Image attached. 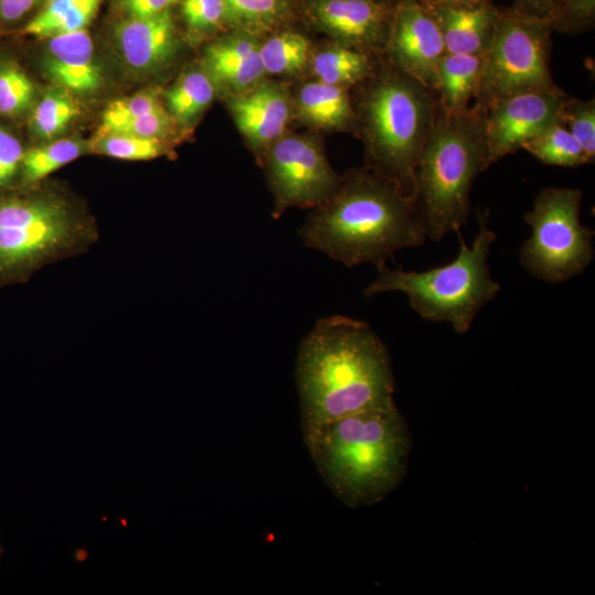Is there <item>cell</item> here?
I'll list each match as a JSON object with an SVG mask.
<instances>
[{"label":"cell","mask_w":595,"mask_h":595,"mask_svg":"<svg viewBox=\"0 0 595 595\" xmlns=\"http://www.w3.org/2000/svg\"><path fill=\"white\" fill-rule=\"evenodd\" d=\"M295 370L303 433L396 404L389 353L363 321L344 315L318 320L299 346Z\"/></svg>","instance_id":"obj_1"},{"label":"cell","mask_w":595,"mask_h":595,"mask_svg":"<svg viewBox=\"0 0 595 595\" xmlns=\"http://www.w3.org/2000/svg\"><path fill=\"white\" fill-rule=\"evenodd\" d=\"M303 244L354 267H377L404 248L422 246L425 231L413 201L375 173H350L299 229Z\"/></svg>","instance_id":"obj_2"},{"label":"cell","mask_w":595,"mask_h":595,"mask_svg":"<svg viewBox=\"0 0 595 595\" xmlns=\"http://www.w3.org/2000/svg\"><path fill=\"white\" fill-rule=\"evenodd\" d=\"M303 436L318 473L349 507L382 500L405 475L410 436L396 404L334 420Z\"/></svg>","instance_id":"obj_3"},{"label":"cell","mask_w":595,"mask_h":595,"mask_svg":"<svg viewBox=\"0 0 595 595\" xmlns=\"http://www.w3.org/2000/svg\"><path fill=\"white\" fill-rule=\"evenodd\" d=\"M98 226L76 199L43 183L0 194V289L87 252Z\"/></svg>","instance_id":"obj_4"},{"label":"cell","mask_w":595,"mask_h":595,"mask_svg":"<svg viewBox=\"0 0 595 595\" xmlns=\"http://www.w3.org/2000/svg\"><path fill=\"white\" fill-rule=\"evenodd\" d=\"M482 117L440 105L414 172L413 205L428 238L440 241L468 220L469 195L486 170Z\"/></svg>","instance_id":"obj_5"},{"label":"cell","mask_w":595,"mask_h":595,"mask_svg":"<svg viewBox=\"0 0 595 595\" xmlns=\"http://www.w3.org/2000/svg\"><path fill=\"white\" fill-rule=\"evenodd\" d=\"M488 215H479V230L468 246L461 237L456 258L425 271H404L377 267L376 279L365 289L370 298L382 292H401L410 306L425 321L445 322L458 334L466 333L478 311L494 300L500 285L491 278L488 267L490 248L496 234L488 228Z\"/></svg>","instance_id":"obj_6"},{"label":"cell","mask_w":595,"mask_h":595,"mask_svg":"<svg viewBox=\"0 0 595 595\" xmlns=\"http://www.w3.org/2000/svg\"><path fill=\"white\" fill-rule=\"evenodd\" d=\"M437 108L436 93L401 69L376 80L363 104L364 131L375 174L411 199L418 160Z\"/></svg>","instance_id":"obj_7"},{"label":"cell","mask_w":595,"mask_h":595,"mask_svg":"<svg viewBox=\"0 0 595 595\" xmlns=\"http://www.w3.org/2000/svg\"><path fill=\"white\" fill-rule=\"evenodd\" d=\"M550 20L521 13L513 8L499 10L476 94L477 110L495 100L533 90L560 89L549 67Z\"/></svg>","instance_id":"obj_8"},{"label":"cell","mask_w":595,"mask_h":595,"mask_svg":"<svg viewBox=\"0 0 595 595\" xmlns=\"http://www.w3.org/2000/svg\"><path fill=\"white\" fill-rule=\"evenodd\" d=\"M583 193L547 187L524 215L531 228L519 251L521 266L534 278L560 283L580 273L594 256V232L580 220Z\"/></svg>","instance_id":"obj_9"},{"label":"cell","mask_w":595,"mask_h":595,"mask_svg":"<svg viewBox=\"0 0 595 595\" xmlns=\"http://www.w3.org/2000/svg\"><path fill=\"white\" fill-rule=\"evenodd\" d=\"M263 165L274 195V218L289 207L321 206L340 183L321 144L302 136L281 137L267 147Z\"/></svg>","instance_id":"obj_10"},{"label":"cell","mask_w":595,"mask_h":595,"mask_svg":"<svg viewBox=\"0 0 595 595\" xmlns=\"http://www.w3.org/2000/svg\"><path fill=\"white\" fill-rule=\"evenodd\" d=\"M563 90H533L515 94L478 110L486 151V167L526 143L561 119L566 100Z\"/></svg>","instance_id":"obj_11"},{"label":"cell","mask_w":595,"mask_h":595,"mask_svg":"<svg viewBox=\"0 0 595 595\" xmlns=\"http://www.w3.org/2000/svg\"><path fill=\"white\" fill-rule=\"evenodd\" d=\"M389 52L399 69L433 89L445 45L426 3L418 0L400 3L390 29Z\"/></svg>","instance_id":"obj_12"},{"label":"cell","mask_w":595,"mask_h":595,"mask_svg":"<svg viewBox=\"0 0 595 595\" xmlns=\"http://www.w3.org/2000/svg\"><path fill=\"white\" fill-rule=\"evenodd\" d=\"M113 40L125 66L138 75L163 68L177 46L170 11L149 18L127 17L116 25Z\"/></svg>","instance_id":"obj_13"},{"label":"cell","mask_w":595,"mask_h":595,"mask_svg":"<svg viewBox=\"0 0 595 595\" xmlns=\"http://www.w3.org/2000/svg\"><path fill=\"white\" fill-rule=\"evenodd\" d=\"M46 40L42 65L57 87L68 93L87 95L102 85V74L87 30L58 34Z\"/></svg>","instance_id":"obj_14"},{"label":"cell","mask_w":595,"mask_h":595,"mask_svg":"<svg viewBox=\"0 0 595 595\" xmlns=\"http://www.w3.org/2000/svg\"><path fill=\"white\" fill-rule=\"evenodd\" d=\"M230 110L241 133L255 148L269 147L284 133L291 106L278 85L259 84L230 99Z\"/></svg>","instance_id":"obj_15"},{"label":"cell","mask_w":595,"mask_h":595,"mask_svg":"<svg viewBox=\"0 0 595 595\" xmlns=\"http://www.w3.org/2000/svg\"><path fill=\"white\" fill-rule=\"evenodd\" d=\"M313 14L343 44L363 52L377 44L383 33L386 11L374 0H316Z\"/></svg>","instance_id":"obj_16"},{"label":"cell","mask_w":595,"mask_h":595,"mask_svg":"<svg viewBox=\"0 0 595 595\" xmlns=\"http://www.w3.org/2000/svg\"><path fill=\"white\" fill-rule=\"evenodd\" d=\"M442 32L445 53L480 54L491 40L499 10L487 1L475 4L426 3Z\"/></svg>","instance_id":"obj_17"},{"label":"cell","mask_w":595,"mask_h":595,"mask_svg":"<svg viewBox=\"0 0 595 595\" xmlns=\"http://www.w3.org/2000/svg\"><path fill=\"white\" fill-rule=\"evenodd\" d=\"M173 129L174 119L158 94L147 90L110 102L102 113L98 136L125 133L165 140Z\"/></svg>","instance_id":"obj_18"},{"label":"cell","mask_w":595,"mask_h":595,"mask_svg":"<svg viewBox=\"0 0 595 595\" xmlns=\"http://www.w3.org/2000/svg\"><path fill=\"white\" fill-rule=\"evenodd\" d=\"M205 62L214 84L242 93L259 83L266 74L260 45L251 37L234 35L209 45Z\"/></svg>","instance_id":"obj_19"},{"label":"cell","mask_w":595,"mask_h":595,"mask_svg":"<svg viewBox=\"0 0 595 595\" xmlns=\"http://www.w3.org/2000/svg\"><path fill=\"white\" fill-rule=\"evenodd\" d=\"M484 63V53H445L439 63L433 89L439 105L446 111L468 109L476 97Z\"/></svg>","instance_id":"obj_20"},{"label":"cell","mask_w":595,"mask_h":595,"mask_svg":"<svg viewBox=\"0 0 595 595\" xmlns=\"http://www.w3.org/2000/svg\"><path fill=\"white\" fill-rule=\"evenodd\" d=\"M102 0H45L20 33L47 39L87 30Z\"/></svg>","instance_id":"obj_21"},{"label":"cell","mask_w":595,"mask_h":595,"mask_svg":"<svg viewBox=\"0 0 595 595\" xmlns=\"http://www.w3.org/2000/svg\"><path fill=\"white\" fill-rule=\"evenodd\" d=\"M298 107L302 118L318 128H345L354 119L347 88L320 80L302 86Z\"/></svg>","instance_id":"obj_22"},{"label":"cell","mask_w":595,"mask_h":595,"mask_svg":"<svg viewBox=\"0 0 595 595\" xmlns=\"http://www.w3.org/2000/svg\"><path fill=\"white\" fill-rule=\"evenodd\" d=\"M311 66L316 80L345 88L367 78L372 69L366 52L346 44L317 52Z\"/></svg>","instance_id":"obj_23"},{"label":"cell","mask_w":595,"mask_h":595,"mask_svg":"<svg viewBox=\"0 0 595 595\" xmlns=\"http://www.w3.org/2000/svg\"><path fill=\"white\" fill-rule=\"evenodd\" d=\"M89 145L76 139H60L25 149L18 187L43 183L51 174L82 156Z\"/></svg>","instance_id":"obj_24"},{"label":"cell","mask_w":595,"mask_h":595,"mask_svg":"<svg viewBox=\"0 0 595 595\" xmlns=\"http://www.w3.org/2000/svg\"><path fill=\"white\" fill-rule=\"evenodd\" d=\"M215 84L203 71L193 69L185 73L166 91V105L174 120L191 122L212 102Z\"/></svg>","instance_id":"obj_25"},{"label":"cell","mask_w":595,"mask_h":595,"mask_svg":"<svg viewBox=\"0 0 595 595\" xmlns=\"http://www.w3.org/2000/svg\"><path fill=\"white\" fill-rule=\"evenodd\" d=\"M523 149L548 165L575 167L587 163L580 143L561 119L526 143Z\"/></svg>","instance_id":"obj_26"},{"label":"cell","mask_w":595,"mask_h":595,"mask_svg":"<svg viewBox=\"0 0 595 595\" xmlns=\"http://www.w3.org/2000/svg\"><path fill=\"white\" fill-rule=\"evenodd\" d=\"M78 112L79 108L68 91L60 87L50 89L31 109V130L41 140H51L63 132Z\"/></svg>","instance_id":"obj_27"},{"label":"cell","mask_w":595,"mask_h":595,"mask_svg":"<svg viewBox=\"0 0 595 595\" xmlns=\"http://www.w3.org/2000/svg\"><path fill=\"white\" fill-rule=\"evenodd\" d=\"M36 87L19 62L0 58V117L19 118L35 104Z\"/></svg>","instance_id":"obj_28"},{"label":"cell","mask_w":595,"mask_h":595,"mask_svg":"<svg viewBox=\"0 0 595 595\" xmlns=\"http://www.w3.org/2000/svg\"><path fill=\"white\" fill-rule=\"evenodd\" d=\"M310 43L301 34L283 32L260 45V58L267 74H290L301 69L309 58Z\"/></svg>","instance_id":"obj_29"},{"label":"cell","mask_w":595,"mask_h":595,"mask_svg":"<svg viewBox=\"0 0 595 595\" xmlns=\"http://www.w3.org/2000/svg\"><path fill=\"white\" fill-rule=\"evenodd\" d=\"M89 148L94 153L125 161H148L167 152L165 140L125 133L97 136Z\"/></svg>","instance_id":"obj_30"},{"label":"cell","mask_w":595,"mask_h":595,"mask_svg":"<svg viewBox=\"0 0 595 595\" xmlns=\"http://www.w3.org/2000/svg\"><path fill=\"white\" fill-rule=\"evenodd\" d=\"M229 20L249 31L273 26L285 11L284 0H225Z\"/></svg>","instance_id":"obj_31"},{"label":"cell","mask_w":595,"mask_h":595,"mask_svg":"<svg viewBox=\"0 0 595 595\" xmlns=\"http://www.w3.org/2000/svg\"><path fill=\"white\" fill-rule=\"evenodd\" d=\"M561 121L580 143L587 163L595 158V101L566 98Z\"/></svg>","instance_id":"obj_32"},{"label":"cell","mask_w":595,"mask_h":595,"mask_svg":"<svg viewBox=\"0 0 595 595\" xmlns=\"http://www.w3.org/2000/svg\"><path fill=\"white\" fill-rule=\"evenodd\" d=\"M24 151L19 137L0 125V194L18 187Z\"/></svg>","instance_id":"obj_33"},{"label":"cell","mask_w":595,"mask_h":595,"mask_svg":"<svg viewBox=\"0 0 595 595\" xmlns=\"http://www.w3.org/2000/svg\"><path fill=\"white\" fill-rule=\"evenodd\" d=\"M182 12L194 32H209L229 20L225 0H183Z\"/></svg>","instance_id":"obj_34"},{"label":"cell","mask_w":595,"mask_h":595,"mask_svg":"<svg viewBox=\"0 0 595 595\" xmlns=\"http://www.w3.org/2000/svg\"><path fill=\"white\" fill-rule=\"evenodd\" d=\"M595 20V0H560L554 31L577 33L589 30Z\"/></svg>","instance_id":"obj_35"},{"label":"cell","mask_w":595,"mask_h":595,"mask_svg":"<svg viewBox=\"0 0 595 595\" xmlns=\"http://www.w3.org/2000/svg\"><path fill=\"white\" fill-rule=\"evenodd\" d=\"M45 0H0V30H7L31 18Z\"/></svg>","instance_id":"obj_36"},{"label":"cell","mask_w":595,"mask_h":595,"mask_svg":"<svg viewBox=\"0 0 595 595\" xmlns=\"http://www.w3.org/2000/svg\"><path fill=\"white\" fill-rule=\"evenodd\" d=\"M181 0H121L122 9L130 18H149L170 11Z\"/></svg>","instance_id":"obj_37"},{"label":"cell","mask_w":595,"mask_h":595,"mask_svg":"<svg viewBox=\"0 0 595 595\" xmlns=\"http://www.w3.org/2000/svg\"><path fill=\"white\" fill-rule=\"evenodd\" d=\"M560 0H515L513 9L526 14L550 20L553 24Z\"/></svg>","instance_id":"obj_38"},{"label":"cell","mask_w":595,"mask_h":595,"mask_svg":"<svg viewBox=\"0 0 595 595\" xmlns=\"http://www.w3.org/2000/svg\"><path fill=\"white\" fill-rule=\"evenodd\" d=\"M484 0H439L435 2H446V3H454V4H475L478 2H482ZM432 3V2H430Z\"/></svg>","instance_id":"obj_39"},{"label":"cell","mask_w":595,"mask_h":595,"mask_svg":"<svg viewBox=\"0 0 595 595\" xmlns=\"http://www.w3.org/2000/svg\"><path fill=\"white\" fill-rule=\"evenodd\" d=\"M2 553H3V548H2V545H1V543H0V559H1V556H2Z\"/></svg>","instance_id":"obj_40"},{"label":"cell","mask_w":595,"mask_h":595,"mask_svg":"<svg viewBox=\"0 0 595 595\" xmlns=\"http://www.w3.org/2000/svg\"><path fill=\"white\" fill-rule=\"evenodd\" d=\"M435 1H439V0H431L430 2H435Z\"/></svg>","instance_id":"obj_41"}]
</instances>
